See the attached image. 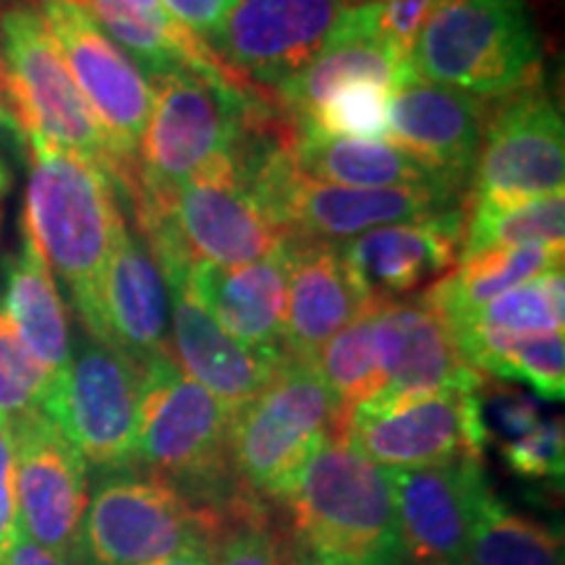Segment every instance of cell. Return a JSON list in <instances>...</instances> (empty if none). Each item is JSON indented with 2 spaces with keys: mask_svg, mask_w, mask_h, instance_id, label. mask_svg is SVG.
Listing matches in <instances>:
<instances>
[{
  "mask_svg": "<svg viewBox=\"0 0 565 565\" xmlns=\"http://www.w3.org/2000/svg\"><path fill=\"white\" fill-rule=\"evenodd\" d=\"M30 160L21 233L61 280L87 335L95 333L103 275L126 228L116 183L103 168L42 139H24Z\"/></svg>",
  "mask_w": 565,
  "mask_h": 565,
  "instance_id": "cell-1",
  "label": "cell"
},
{
  "mask_svg": "<svg viewBox=\"0 0 565 565\" xmlns=\"http://www.w3.org/2000/svg\"><path fill=\"white\" fill-rule=\"evenodd\" d=\"M152 110L139 145V196L162 200L186 181L236 158L244 139L282 116L270 92L181 68L150 79Z\"/></svg>",
  "mask_w": 565,
  "mask_h": 565,
  "instance_id": "cell-2",
  "label": "cell"
},
{
  "mask_svg": "<svg viewBox=\"0 0 565 565\" xmlns=\"http://www.w3.org/2000/svg\"><path fill=\"white\" fill-rule=\"evenodd\" d=\"M282 503L296 540L341 565H404L391 471L343 435L324 440Z\"/></svg>",
  "mask_w": 565,
  "mask_h": 565,
  "instance_id": "cell-3",
  "label": "cell"
},
{
  "mask_svg": "<svg viewBox=\"0 0 565 565\" xmlns=\"http://www.w3.org/2000/svg\"><path fill=\"white\" fill-rule=\"evenodd\" d=\"M542 47L526 0H445L408 47L412 76L500 100L540 82Z\"/></svg>",
  "mask_w": 565,
  "mask_h": 565,
  "instance_id": "cell-4",
  "label": "cell"
},
{
  "mask_svg": "<svg viewBox=\"0 0 565 565\" xmlns=\"http://www.w3.org/2000/svg\"><path fill=\"white\" fill-rule=\"evenodd\" d=\"M231 419V408L189 380L173 353L141 366L137 463L212 508L236 479L228 458Z\"/></svg>",
  "mask_w": 565,
  "mask_h": 565,
  "instance_id": "cell-5",
  "label": "cell"
},
{
  "mask_svg": "<svg viewBox=\"0 0 565 565\" xmlns=\"http://www.w3.org/2000/svg\"><path fill=\"white\" fill-rule=\"evenodd\" d=\"M6 105L24 139H42L103 168L116 189L124 173L95 113L76 87L55 40L30 0L0 13Z\"/></svg>",
  "mask_w": 565,
  "mask_h": 565,
  "instance_id": "cell-6",
  "label": "cell"
},
{
  "mask_svg": "<svg viewBox=\"0 0 565 565\" xmlns=\"http://www.w3.org/2000/svg\"><path fill=\"white\" fill-rule=\"evenodd\" d=\"M335 404L315 362L282 359L273 380L231 419V471L257 498L282 500L328 437Z\"/></svg>",
  "mask_w": 565,
  "mask_h": 565,
  "instance_id": "cell-7",
  "label": "cell"
},
{
  "mask_svg": "<svg viewBox=\"0 0 565 565\" xmlns=\"http://www.w3.org/2000/svg\"><path fill=\"white\" fill-rule=\"evenodd\" d=\"M225 513L150 471H105L89 490L74 565H147L194 536H217Z\"/></svg>",
  "mask_w": 565,
  "mask_h": 565,
  "instance_id": "cell-8",
  "label": "cell"
},
{
  "mask_svg": "<svg viewBox=\"0 0 565 565\" xmlns=\"http://www.w3.org/2000/svg\"><path fill=\"white\" fill-rule=\"evenodd\" d=\"M76 87L108 137L126 202L139 189V145L152 110V89L129 53L103 30L82 0H34Z\"/></svg>",
  "mask_w": 565,
  "mask_h": 565,
  "instance_id": "cell-9",
  "label": "cell"
},
{
  "mask_svg": "<svg viewBox=\"0 0 565 565\" xmlns=\"http://www.w3.org/2000/svg\"><path fill=\"white\" fill-rule=\"evenodd\" d=\"M141 366L87 333L76 335L66 370L42 412L100 475L137 466Z\"/></svg>",
  "mask_w": 565,
  "mask_h": 565,
  "instance_id": "cell-10",
  "label": "cell"
},
{
  "mask_svg": "<svg viewBox=\"0 0 565 565\" xmlns=\"http://www.w3.org/2000/svg\"><path fill=\"white\" fill-rule=\"evenodd\" d=\"M482 408V391L458 387L414 398L372 401L345 419L343 437L387 471L482 461L490 440Z\"/></svg>",
  "mask_w": 565,
  "mask_h": 565,
  "instance_id": "cell-11",
  "label": "cell"
},
{
  "mask_svg": "<svg viewBox=\"0 0 565 565\" xmlns=\"http://www.w3.org/2000/svg\"><path fill=\"white\" fill-rule=\"evenodd\" d=\"M563 116L542 79L494 100L471 173L469 204H515L563 194Z\"/></svg>",
  "mask_w": 565,
  "mask_h": 565,
  "instance_id": "cell-12",
  "label": "cell"
},
{
  "mask_svg": "<svg viewBox=\"0 0 565 565\" xmlns=\"http://www.w3.org/2000/svg\"><path fill=\"white\" fill-rule=\"evenodd\" d=\"M345 0H242L204 45L233 79L275 92L333 40Z\"/></svg>",
  "mask_w": 565,
  "mask_h": 565,
  "instance_id": "cell-13",
  "label": "cell"
},
{
  "mask_svg": "<svg viewBox=\"0 0 565 565\" xmlns=\"http://www.w3.org/2000/svg\"><path fill=\"white\" fill-rule=\"evenodd\" d=\"M11 433L19 529L74 565L89 498V466L42 408L19 416Z\"/></svg>",
  "mask_w": 565,
  "mask_h": 565,
  "instance_id": "cell-14",
  "label": "cell"
},
{
  "mask_svg": "<svg viewBox=\"0 0 565 565\" xmlns=\"http://www.w3.org/2000/svg\"><path fill=\"white\" fill-rule=\"evenodd\" d=\"M145 202L166 210L175 236L196 263L244 267L288 244V233L259 207L233 160L200 173L162 200L139 196L129 207Z\"/></svg>",
  "mask_w": 565,
  "mask_h": 565,
  "instance_id": "cell-15",
  "label": "cell"
},
{
  "mask_svg": "<svg viewBox=\"0 0 565 565\" xmlns=\"http://www.w3.org/2000/svg\"><path fill=\"white\" fill-rule=\"evenodd\" d=\"M490 100L408 76L391 100L387 141L443 186L469 194Z\"/></svg>",
  "mask_w": 565,
  "mask_h": 565,
  "instance_id": "cell-16",
  "label": "cell"
},
{
  "mask_svg": "<svg viewBox=\"0 0 565 565\" xmlns=\"http://www.w3.org/2000/svg\"><path fill=\"white\" fill-rule=\"evenodd\" d=\"M466 210H445L364 231L338 244L353 286L370 307L404 301L419 286L440 280L461 252Z\"/></svg>",
  "mask_w": 565,
  "mask_h": 565,
  "instance_id": "cell-17",
  "label": "cell"
},
{
  "mask_svg": "<svg viewBox=\"0 0 565 565\" xmlns=\"http://www.w3.org/2000/svg\"><path fill=\"white\" fill-rule=\"evenodd\" d=\"M162 280H179L225 333L254 351L286 359L282 317L288 299V244L259 263L217 267L192 257L158 263Z\"/></svg>",
  "mask_w": 565,
  "mask_h": 565,
  "instance_id": "cell-18",
  "label": "cell"
},
{
  "mask_svg": "<svg viewBox=\"0 0 565 565\" xmlns=\"http://www.w3.org/2000/svg\"><path fill=\"white\" fill-rule=\"evenodd\" d=\"M404 565H469L471 513L484 461L391 471Z\"/></svg>",
  "mask_w": 565,
  "mask_h": 565,
  "instance_id": "cell-19",
  "label": "cell"
},
{
  "mask_svg": "<svg viewBox=\"0 0 565 565\" xmlns=\"http://www.w3.org/2000/svg\"><path fill=\"white\" fill-rule=\"evenodd\" d=\"M374 345L385 387L374 401L437 391H482L484 374L463 362L448 324L422 299L374 307ZM372 404V401H370Z\"/></svg>",
  "mask_w": 565,
  "mask_h": 565,
  "instance_id": "cell-20",
  "label": "cell"
},
{
  "mask_svg": "<svg viewBox=\"0 0 565 565\" xmlns=\"http://www.w3.org/2000/svg\"><path fill=\"white\" fill-rule=\"evenodd\" d=\"M89 338L126 353L139 366L160 353H171L166 280L145 238L129 225L105 267L97 324Z\"/></svg>",
  "mask_w": 565,
  "mask_h": 565,
  "instance_id": "cell-21",
  "label": "cell"
},
{
  "mask_svg": "<svg viewBox=\"0 0 565 565\" xmlns=\"http://www.w3.org/2000/svg\"><path fill=\"white\" fill-rule=\"evenodd\" d=\"M166 291L175 364L236 414L270 383L282 359L254 351L225 333L179 280H166Z\"/></svg>",
  "mask_w": 565,
  "mask_h": 565,
  "instance_id": "cell-22",
  "label": "cell"
},
{
  "mask_svg": "<svg viewBox=\"0 0 565 565\" xmlns=\"http://www.w3.org/2000/svg\"><path fill=\"white\" fill-rule=\"evenodd\" d=\"M372 309L353 286L338 244L288 238V299L282 317L286 359L315 362L322 345Z\"/></svg>",
  "mask_w": 565,
  "mask_h": 565,
  "instance_id": "cell-23",
  "label": "cell"
},
{
  "mask_svg": "<svg viewBox=\"0 0 565 565\" xmlns=\"http://www.w3.org/2000/svg\"><path fill=\"white\" fill-rule=\"evenodd\" d=\"M557 267H563V244L490 249L477 257L458 259L456 267L435 280L419 299L443 317L448 328H456L503 294Z\"/></svg>",
  "mask_w": 565,
  "mask_h": 565,
  "instance_id": "cell-24",
  "label": "cell"
},
{
  "mask_svg": "<svg viewBox=\"0 0 565 565\" xmlns=\"http://www.w3.org/2000/svg\"><path fill=\"white\" fill-rule=\"evenodd\" d=\"M0 309L9 315L26 351L55 380L66 370L71 356L68 309L61 288L40 252L21 233L17 252L6 259V288Z\"/></svg>",
  "mask_w": 565,
  "mask_h": 565,
  "instance_id": "cell-25",
  "label": "cell"
},
{
  "mask_svg": "<svg viewBox=\"0 0 565 565\" xmlns=\"http://www.w3.org/2000/svg\"><path fill=\"white\" fill-rule=\"evenodd\" d=\"M288 154L301 175L335 186H443L391 141L330 139L294 126Z\"/></svg>",
  "mask_w": 565,
  "mask_h": 565,
  "instance_id": "cell-26",
  "label": "cell"
},
{
  "mask_svg": "<svg viewBox=\"0 0 565 565\" xmlns=\"http://www.w3.org/2000/svg\"><path fill=\"white\" fill-rule=\"evenodd\" d=\"M408 76L412 71L406 51H398L383 40L349 38L330 42L312 63H307L294 79L282 82L270 95L296 121L345 84L380 82L398 89Z\"/></svg>",
  "mask_w": 565,
  "mask_h": 565,
  "instance_id": "cell-27",
  "label": "cell"
},
{
  "mask_svg": "<svg viewBox=\"0 0 565 565\" xmlns=\"http://www.w3.org/2000/svg\"><path fill=\"white\" fill-rule=\"evenodd\" d=\"M563 267H557L487 303L482 312L450 328L463 362L475 366L484 351L513 338L563 333Z\"/></svg>",
  "mask_w": 565,
  "mask_h": 565,
  "instance_id": "cell-28",
  "label": "cell"
},
{
  "mask_svg": "<svg viewBox=\"0 0 565 565\" xmlns=\"http://www.w3.org/2000/svg\"><path fill=\"white\" fill-rule=\"evenodd\" d=\"M469 565H563V542L550 526L511 511L487 479L471 513Z\"/></svg>",
  "mask_w": 565,
  "mask_h": 565,
  "instance_id": "cell-29",
  "label": "cell"
},
{
  "mask_svg": "<svg viewBox=\"0 0 565 565\" xmlns=\"http://www.w3.org/2000/svg\"><path fill=\"white\" fill-rule=\"evenodd\" d=\"M322 383L335 404V435L359 406L370 404L385 387L377 345H374V307L366 309L341 333H335L315 359Z\"/></svg>",
  "mask_w": 565,
  "mask_h": 565,
  "instance_id": "cell-30",
  "label": "cell"
},
{
  "mask_svg": "<svg viewBox=\"0 0 565 565\" xmlns=\"http://www.w3.org/2000/svg\"><path fill=\"white\" fill-rule=\"evenodd\" d=\"M565 196L547 194L515 204H469L458 259L490 249L529 244H563Z\"/></svg>",
  "mask_w": 565,
  "mask_h": 565,
  "instance_id": "cell-31",
  "label": "cell"
},
{
  "mask_svg": "<svg viewBox=\"0 0 565 565\" xmlns=\"http://www.w3.org/2000/svg\"><path fill=\"white\" fill-rule=\"evenodd\" d=\"M393 87L380 82H353L330 92L320 105L296 118V126L330 139L380 141L391 126Z\"/></svg>",
  "mask_w": 565,
  "mask_h": 565,
  "instance_id": "cell-32",
  "label": "cell"
},
{
  "mask_svg": "<svg viewBox=\"0 0 565 565\" xmlns=\"http://www.w3.org/2000/svg\"><path fill=\"white\" fill-rule=\"evenodd\" d=\"M479 374L515 380L547 401L565 395V341L563 333H540L494 345L475 362Z\"/></svg>",
  "mask_w": 565,
  "mask_h": 565,
  "instance_id": "cell-33",
  "label": "cell"
},
{
  "mask_svg": "<svg viewBox=\"0 0 565 565\" xmlns=\"http://www.w3.org/2000/svg\"><path fill=\"white\" fill-rule=\"evenodd\" d=\"M443 3L445 0H366V3L345 6L330 42L372 38L391 42L398 51L408 53L419 26Z\"/></svg>",
  "mask_w": 565,
  "mask_h": 565,
  "instance_id": "cell-34",
  "label": "cell"
},
{
  "mask_svg": "<svg viewBox=\"0 0 565 565\" xmlns=\"http://www.w3.org/2000/svg\"><path fill=\"white\" fill-rule=\"evenodd\" d=\"M51 387L53 377L26 351L9 315L0 309V422L13 424L42 408Z\"/></svg>",
  "mask_w": 565,
  "mask_h": 565,
  "instance_id": "cell-35",
  "label": "cell"
},
{
  "mask_svg": "<svg viewBox=\"0 0 565 565\" xmlns=\"http://www.w3.org/2000/svg\"><path fill=\"white\" fill-rule=\"evenodd\" d=\"M212 565H288L280 534L263 519L257 503L236 500L215 536Z\"/></svg>",
  "mask_w": 565,
  "mask_h": 565,
  "instance_id": "cell-36",
  "label": "cell"
},
{
  "mask_svg": "<svg viewBox=\"0 0 565 565\" xmlns=\"http://www.w3.org/2000/svg\"><path fill=\"white\" fill-rule=\"evenodd\" d=\"M503 461L515 477L521 479H563V419H542L529 433L505 440Z\"/></svg>",
  "mask_w": 565,
  "mask_h": 565,
  "instance_id": "cell-37",
  "label": "cell"
},
{
  "mask_svg": "<svg viewBox=\"0 0 565 565\" xmlns=\"http://www.w3.org/2000/svg\"><path fill=\"white\" fill-rule=\"evenodd\" d=\"M17 484H13V433L11 424L0 422V565L9 557L17 532Z\"/></svg>",
  "mask_w": 565,
  "mask_h": 565,
  "instance_id": "cell-38",
  "label": "cell"
},
{
  "mask_svg": "<svg viewBox=\"0 0 565 565\" xmlns=\"http://www.w3.org/2000/svg\"><path fill=\"white\" fill-rule=\"evenodd\" d=\"M490 414L494 419V429H498L505 440H513V437L529 433V429L542 422L536 401L529 398L524 393L513 391H503L494 395L490 404Z\"/></svg>",
  "mask_w": 565,
  "mask_h": 565,
  "instance_id": "cell-39",
  "label": "cell"
},
{
  "mask_svg": "<svg viewBox=\"0 0 565 565\" xmlns=\"http://www.w3.org/2000/svg\"><path fill=\"white\" fill-rule=\"evenodd\" d=\"M175 21H181L196 38H207L212 30L223 24L225 17L236 9L242 0H160Z\"/></svg>",
  "mask_w": 565,
  "mask_h": 565,
  "instance_id": "cell-40",
  "label": "cell"
},
{
  "mask_svg": "<svg viewBox=\"0 0 565 565\" xmlns=\"http://www.w3.org/2000/svg\"><path fill=\"white\" fill-rule=\"evenodd\" d=\"M6 565H68L63 557H58L51 550H45L38 542L30 540L21 529L17 526L11 540L9 557H6Z\"/></svg>",
  "mask_w": 565,
  "mask_h": 565,
  "instance_id": "cell-41",
  "label": "cell"
},
{
  "mask_svg": "<svg viewBox=\"0 0 565 565\" xmlns=\"http://www.w3.org/2000/svg\"><path fill=\"white\" fill-rule=\"evenodd\" d=\"M212 553H215V536H194L171 555L147 565H212Z\"/></svg>",
  "mask_w": 565,
  "mask_h": 565,
  "instance_id": "cell-42",
  "label": "cell"
},
{
  "mask_svg": "<svg viewBox=\"0 0 565 565\" xmlns=\"http://www.w3.org/2000/svg\"><path fill=\"white\" fill-rule=\"evenodd\" d=\"M288 565H341V563H335L333 557L317 553V550L309 547L307 542L294 540L291 555H288Z\"/></svg>",
  "mask_w": 565,
  "mask_h": 565,
  "instance_id": "cell-43",
  "label": "cell"
},
{
  "mask_svg": "<svg viewBox=\"0 0 565 565\" xmlns=\"http://www.w3.org/2000/svg\"><path fill=\"white\" fill-rule=\"evenodd\" d=\"M0 145H17L24 150V137H21L19 126L13 124L9 105L0 100Z\"/></svg>",
  "mask_w": 565,
  "mask_h": 565,
  "instance_id": "cell-44",
  "label": "cell"
},
{
  "mask_svg": "<svg viewBox=\"0 0 565 565\" xmlns=\"http://www.w3.org/2000/svg\"><path fill=\"white\" fill-rule=\"evenodd\" d=\"M9 186H11V173L9 168H6V162L0 160V196L9 192Z\"/></svg>",
  "mask_w": 565,
  "mask_h": 565,
  "instance_id": "cell-45",
  "label": "cell"
},
{
  "mask_svg": "<svg viewBox=\"0 0 565 565\" xmlns=\"http://www.w3.org/2000/svg\"><path fill=\"white\" fill-rule=\"evenodd\" d=\"M0 100L6 103V63H3V51H0Z\"/></svg>",
  "mask_w": 565,
  "mask_h": 565,
  "instance_id": "cell-46",
  "label": "cell"
},
{
  "mask_svg": "<svg viewBox=\"0 0 565 565\" xmlns=\"http://www.w3.org/2000/svg\"><path fill=\"white\" fill-rule=\"evenodd\" d=\"M11 3H17V0H0V13H3L6 9H9Z\"/></svg>",
  "mask_w": 565,
  "mask_h": 565,
  "instance_id": "cell-47",
  "label": "cell"
},
{
  "mask_svg": "<svg viewBox=\"0 0 565 565\" xmlns=\"http://www.w3.org/2000/svg\"><path fill=\"white\" fill-rule=\"evenodd\" d=\"M345 3L353 6V3H366V0H345Z\"/></svg>",
  "mask_w": 565,
  "mask_h": 565,
  "instance_id": "cell-48",
  "label": "cell"
}]
</instances>
